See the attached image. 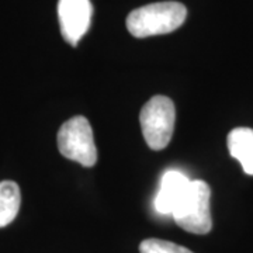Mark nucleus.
<instances>
[{
	"label": "nucleus",
	"instance_id": "nucleus-2",
	"mask_svg": "<svg viewBox=\"0 0 253 253\" xmlns=\"http://www.w3.org/2000/svg\"><path fill=\"white\" fill-rule=\"evenodd\" d=\"M210 199L211 189L206 181H190L186 193L173 211L172 218L174 222L191 234H208L212 228Z\"/></svg>",
	"mask_w": 253,
	"mask_h": 253
},
{
	"label": "nucleus",
	"instance_id": "nucleus-5",
	"mask_svg": "<svg viewBox=\"0 0 253 253\" xmlns=\"http://www.w3.org/2000/svg\"><path fill=\"white\" fill-rule=\"evenodd\" d=\"M93 6L90 0H59L58 18L63 40L76 46L90 27Z\"/></svg>",
	"mask_w": 253,
	"mask_h": 253
},
{
	"label": "nucleus",
	"instance_id": "nucleus-6",
	"mask_svg": "<svg viewBox=\"0 0 253 253\" xmlns=\"http://www.w3.org/2000/svg\"><path fill=\"white\" fill-rule=\"evenodd\" d=\"M190 181L191 180L189 177L184 173H181L180 170H174V169L166 170L163 173L158 194L155 197V210L161 215H170L172 217L173 211L177 207L183 194L186 193Z\"/></svg>",
	"mask_w": 253,
	"mask_h": 253
},
{
	"label": "nucleus",
	"instance_id": "nucleus-8",
	"mask_svg": "<svg viewBox=\"0 0 253 253\" xmlns=\"http://www.w3.org/2000/svg\"><path fill=\"white\" fill-rule=\"evenodd\" d=\"M21 193L16 181H0V228L11 224L20 211Z\"/></svg>",
	"mask_w": 253,
	"mask_h": 253
},
{
	"label": "nucleus",
	"instance_id": "nucleus-3",
	"mask_svg": "<svg viewBox=\"0 0 253 253\" xmlns=\"http://www.w3.org/2000/svg\"><path fill=\"white\" fill-rule=\"evenodd\" d=\"M145 142L154 151L166 148L173 135L176 109L166 96H155L146 101L139 114Z\"/></svg>",
	"mask_w": 253,
	"mask_h": 253
},
{
	"label": "nucleus",
	"instance_id": "nucleus-4",
	"mask_svg": "<svg viewBox=\"0 0 253 253\" xmlns=\"http://www.w3.org/2000/svg\"><path fill=\"white\" fill-rule=\"evenodd\" d=\"M58 149L73 162L91 168L97 162V149L90 123L83 116L68 120L58 131Z\"/></svg>",
	"mask_w": 253,
	"mask_h": 253
},
{
	"label": "nucleus",
	"instance_id": "nucleus-1",
	"mask_svg": "<svg viewBox=\"0 0 253 253\" xmlns=\"http://www.w3.org/2000/svg\"><path fill=\"white\" fill-rule=\"evenodd\" d=\"M187 9L179 1H159L132 10L126 17V28L136 38L169 34L180 27Z\"/></svg>",
	"mask_w": 253,
	"mask_h": 253
},
{
	"label": "nucleus",
	"instance_id": "nucleus-9",
	"mask_svg": "<svg viewBox=\"0 0 253 253\" xmlns=\"http://www.w3.org/2000/svg\"><path fill=\"white\" fill-rule=\"evenodd\" d=\"M139 252L141 253H193L190 249L180 246V245L173 244L169 241L163 239H145L139 245Z\"/></svg>",
	"mask_w": 253,
	"mask_h": 253
},
{
	"label": "nucleus",
	"instance_id": "nucleus-7",
	"mask_svg": "<svg viewBox=\"0 0 253 253\" xmlns=\"http://www.w3.org/2000/svg\"><path fill=\"white\" fill-rule=\"evenodd\" d=\"M228 151L231 156L242 165L246 174L253 176V129L239 126L228 134Z\"/></svg>",
	"mask_w": 253,
	"mask_h": 253
}]
</instances>
